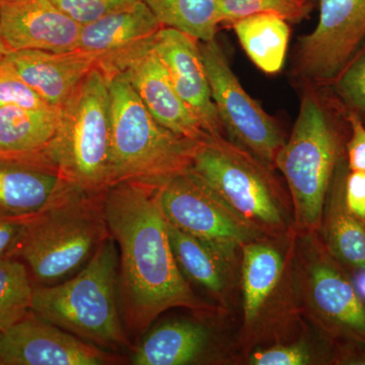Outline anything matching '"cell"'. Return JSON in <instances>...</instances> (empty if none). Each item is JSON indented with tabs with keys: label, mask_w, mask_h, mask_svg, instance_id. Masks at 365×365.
I'll use <instances>...</instances> for the list:
<instances>
[{
	"label": "cell",
	"mask_w": 365,
	"mask_h": 365,
	"mask_svg": "<svg viewBox=\"0 0 365 365\" xmlns=\"http://www.w3.org/2000/svg\"><path fill=\"white\" fill-rule=\"evenodd\" d=\"M1 1H4V0H0V2H1Z\"/></svg>",
	"instance_id": "39"
},
{
	"label": "cell",
	"mask_w": 365,
	"mask_h": 365,
	"mask_svg": "<svg viewBox=\"0 0 365 365\" xmlns=\"http://www.w3.org/2000/svg\"><path fill=\"white\" fill-rule=\"evenodd\" d=\"M365 39V0H319L318 25L297 42L294 71L309 81H332Z\"/></svg>",
	"instance_id": "12"
},
{
	"label": "cell",
	"mask_w": 365,
	"mask_h": 365,
	"mask_svg": "<svg viewBox=\"0 0 365 365\" xmlns=\"http://www.w3.org/2000/svg\"><path fill=\"white\" fill-rule=\"evenodd\" d=\"M155 187L120 182L106 191L110 235L119 252V299L127 330L144 334L160 316L186 309L202 317L220 313L197 295L178 265Z\"/></svg>",
	"instance_id": "1"
},
{
	"label": "cell",
	"mask_w": 365,
	"mask_h": 365,
	"mask_svg": "<svg viewBox=\"0 0 365 365\" xmlns=\"http://www.w3.org/2000/svg\"><path fill=\"white\" fill-rule=\"evenodd\" d=\"M153 196L168 222L234 260L244 245L264 237L189 170L157 187Z\"/></svg>",
	"instance_id": "10"
},
{
	"label": "cell",
	"mask_w": 365,
	"mask_h": 365,
	"mask_svg": "<svg viewBox=\"0 0 365 365\" xmlns=\"http://www.w3.org/2000/svg\"><path fill=\"white\" fill-rule=\"evenodd\" d=\"M348 122L351 127V137L346 143L348 170L365 172V126L352 110L348 114Z\"/></svg>",
	"instance_id": "33"
},
{
	"label": "cell",
	"mask_w": 365,
	"mask_h": 365,
	"mask_svg": "<svg viewBox=\"0 0 365 365\" xmlns=\"http://www.w3.org/2000/svg\"><path fill=\"white\" fill-rule=\"evenodd\" d=\"M334 345L325 337L309 341L304 334L294 339L260 346L250 350V365L331 364Z\"/></svg>",
	"instance_id": "27"
},
{
	"label": "cell",
	"mask_w": 365,
	"mask_h": 365,
	"mask_svg": "<svg viewBox=\"0 0 365 365\" xmlns=\"http://www.w3.org/2000/svg\"><path fill=\"white\" fill-rule=\"evenodd\" d=\"M297 264L304 318L332 344L365 342V302L349 270L329 253L319 232L299 234Z\"/></svg>",
	"instance_id": "9"
},
{
	"label": "cell",
	"mask_w": 365,
	"mask_h": 365,
	"mask_svg": "<svg viewBox=\"0 0 365 365\" xmlns=\"http://www.w3.org/2000/svg\"><path fill=\"white\" fill-rule=\"evenodd\" d=\"M353 282L361 299L365 302V269L354 271L352 276Z\"/></svg>",
	"instance_id": "36"
},
{
	"label": "cell",
	"mask_w": 365,
	"mask_h": 365,
	"mask_svg": "<svg viewBox=\"0 0 365 365\" xmlns=\"http://www.w3.org/2000/svg\"><path fill=\"white\" fill-rule=\"evenodd\" d=\"M211 95L230 140L272 167L285 143L277 122L245 91L215 39L200 42Z\"/></svg>",
	"instance_id": "11"
},
{
	"label": "cell",
	"mask_w": 365,
	"mask_h": 365,
	"mask_svg": "<svg viewBox=\"0 0 365 365\" xmlns=\"http://www.w3.org/2000/svg\"><path fill=\"white\" fill-rule=\"evenodd\" d=\"M220 24L235 21L257 14H274L287 21L299 23L311 11L309 0H215Z\"/></svg>",
	"instance_id": "28"
},
{
	"label": "cell",
	"mask_w": 365,
	"mask_h": 365,
	"mask_svg": "<svg viewBox=\"0 0 365 365\" xmlns=\"http://www.w3.org/2000/svg\"><path fill=\"white\" fill-rule=\"evenodd\" d=\"M71 187L46 150L26 155H0V212L38 215Z\"/></svg>",
	"instance_id": "17"
},
{
	"label": "cell",
	"mask_w": 365,
	"mask_h": 365,
	"mask_svg": "<svg viewBox=\"0 0 365 365\" xmlns=\"http://www.w3.org/2000/svg\"><path fill=\"white\" fill-rule=\"evenodd\" d=\"M242 47L255 66L268 74L284 66L290 28L288 21L274 14H257L232 24Z\"/></svg>",
	"instance_id": "24"
},
{
	"label": "cell",
	"mask_w": 365,
	"mask_h": 365,
	"mask_svg": "<svg viewBox=\"0 0 365 365\" xmlns=\"http://www.w3.org/2000/svg\"><path fill=\"white\" fill-rule=\"evenodd\" d=\"M124 74L158 123L178 135L197 143H204L210 137L178 95L167 69L153 48Z\"/></svg>",
	"instance_id": "20"
},
{
	"label": "cell",
	"mask_w": 365,
	"mask_h": 365,
	"mask_svg": "<svg viewBox=\"0 0 365 365\" xmlns=\"http://www.w3.org/2000/svg\"><path fill=\"white\" fill-rule=\"evenodd\" d=\"M343 158L342 139L316 91H304L292 135L274 163L287 181L299 234L319 232L329 189Z\"/></svg>",
	"instance_id": "7"
},
{
	"label": "cell",
	"mask_w": 365,
	"mask_h": 365,
	"mask_svg": "<svg viewBox=\"0 0 365 365\" xmlns=\"http://www.w3.org/2000/svg\"><path fill=\"white\" fill-rule=\"evenodd\" d=\"M118 359L34 312L1 333L2 365H104Z\"/></svg>",
	"instance_id": "14"
},
{
	"label": "cell",
	"mask_w": 365,
	"mask_h": 365,
	"mask_svg": "<svg viewBox=\"0 0 365 365\" xmlns=\"http://www.w3.org/2000/svg\"><path fill=\"white\" fill-rule=\"evenodd\" d=\"M165 26L200 42L215 39L220 26L215 0H141Z\"/></svg>",
	"instance_id": "25"
},
{
	"label": "cell",
	"mask_w": 365,
	"mask_h": 365,
	"mask_svg": "<svg viewBox=\"0 0 365 365\" xmlns=\"http://www.w3.org/2000/svg\"><path fill=\"white\" fill-rule=\"evenodd\" d=\"M215 329L202 321L174 319L144 333L132 354L135 365H190L223 360Z\"/></svg>",
	"instance_id": "18"
},
{
	"label": "cell",
	"mask_w": 365,
	"mask_h": 365,
	"mask_svg": "<svg viewBox=\"0 0 365 365\" xmlns=\"http://www.w3.org/2000/svg\"><path fill=\"white\" fill-rule=\"evenodd\" d=\"M347 163L341 160L329 189L323 218L322 241L329 253L349 271L365 269V223L348 210L344 201Z\"/></svg>",
	"instance_id": "22"
},
{
	"label": "cell",
	"mask_w": 365,
	"mask_h": 365,
	"mask_svg": "<svg viewBox=\"0 0 365 365\" xmlns=\"http://www.w3.org/2000/svg\"><path fill=\"white\" fill-rule=\"evenodd\" d=\"M111 158L114 185L160 186L191 167L201 143L158 123L124 73L110 79Z\"/></svg>",
	"instance_id": "6"
},
{
	"label": "cell",
	"mask_w": 365,
	"mask_h": 365,
	"mask_svg": "<svg viewBox=\"0 0 365 365\" xmlns=\"http://www.w3.org/2000/svg\"><path fill=\"white\" fill-rule=\"evenodd\" d=\"M64 14L85 26L138 0H51Z\"/></svg>",
	"instance_id": "31"
},
{
	"label": "cell",
	"mask_w": 365,
	"mask_h": 365,
	"mask_svg": "<svg viewBox=\"0 0 365 365\" xmlns=\"http://www.w3.org/2000/svg\"><path fill=\"white\" fill-rule=\"evenodd\" d=\"M1 333H2V332H0V338H1Z\"/></svg>",
	"instance_id": "38"
},
{
	"label": "cell",
	"mask_w": 365,
	"mask_h": 365,
	"mask_svg": "<svg viewBox=\"0 0 365 365\" xmlns=\"http://www.w3.org/2000/svg\"><path fill=\"white\" fill-rule=\"evenodd\" d=\"M340 97L352 111L365 116V47L346 64L336 78Z\"/></svg>",
	"instance_id": "30"
},
{
	"label": "cell",
	"mask_w": 365,
	"mask_h": 365,
	"mask_svg": "<svg viewBox=\"0 0 365 365\" xmlns=\"http://www.w3.org/2000/svg\"><path fill=\"white\" fill-rule=\"evenodd\" d=\"M34 285L28 266L18 257L0 260V332L32 312Z\"/></svg>",
	"instance_id": "26"
},
{
	"label": "cell",
	"mask_w": 365,
	"mask_h": 365,
	"mask_svg": "<svg viewBox=\"0 0 365 365\" xmlns=\"http://www.w3.org/2000/svg\"><path fill=\"white\" fill-rule=\"evenodd\" d=\"M34 216L0 212V260L18 257Z\"/></svg>",
	"instance_id": "32"
},
{
	"label": "cell",
	"mask_w": 365,
	"mask_h": 365,
	"mask_svg": "<svg viewBox=\"0 0 365 365\" xmlns=\"http://www.w3.org/2000/svg\"><path fill=\"white\" fill-rule=\"evenodd\" d=\"M157 52L176 90L209 136H225L218 116L205 66L201 55L200 41L188 34L163 26L155 38Z\"/></svg>",
	"instance_id": "15"
},
{
	"label": "cell",
	"mask_w": 365,
	"mask_h": 365,
	"mask_svg": "<svg viewBox=\"0 0 365 365\" xmlns=\"http://www.w3.org/2000/svg\"><path fill=\"white\" fill-rule=\"evenodd\" d=\"M331 364L365 365V342L345 341L336 343Z\"/></svg>",
	"instance_id": "35"
},
{
	"label": "cell",
	"mask_w": 365,
	"mask_h": 365,
	"mask_svg": "<svg viewBox=\"0 0 365 365\" xmlns=\"http://www.w3.org/2000/svg\"><path fill=\"white\" fill-rule=\"evenodd\" d=\"M189 170L264 237L297 232L292 198L275 170L227 137L201 143Z\"/></svg>",
	"instance_id": "4"
},
{
	"label": "cell",
	"mask_w": 365,
	"mask_h": 365,
	"mask_svg": "<svg viewBox=\"0 0 365 365\" xmlns=\"http://www.w3.org/2000/svg\"><path fill=\"white\" fill-rule=\"evenodd\" d=\"M163 26L150 7L138 0L83 26L78 49L95 55L98 68L111 79L153 49Z\"/></svg>",
	"instance_id": "13"
},
{
	"label": "cell",
	"mask_w": 365,
	"mask_h": 365,
	"mask_svg": "<svg viewBox=\"0 0 365 365\" xmlns=\"http://www.w3.org/2000/svg\"><path fill=\"white\" fill-rule=\"evenodd\" d=\"M81 28L51 0L0 2V31L7 51H72L78 49Z\"/></svg>",
	"instance_id": "16"
},
{
	"label": "cell",
	"mask_w": 365,
	"mask_h": 365,
	"mask_svg": "<svg viewBox=\"0 0 365 365\" xmlns=\"http://www.w3.org/2000/svg\"><path fill=\"white\" fill-rule=\"evenodd\" d=\"M16 106L29 110L55 109L0 58V107Z\"/></svg>",
	"instance_id": "29"
},
{
	"label": "cell",
	"mask_w": 365,
	"mask_h": 365,
	"mask_svg": "<svg viewBox=\"0 0 365 365\" xmlns=\"http://www.w3.org/2000/svg\"><path fill=\"white\" fill-rule=\"evenodd\" d=\"M110 79L93 69L60 107L58 128L46 153L81 191L105 194L114 185Z\"/></svg>",
	"instance_id": "8"
},
{
	"label": "cell",
	"mask_w": 365,
	"mask_h": 365,
	"mask_svg": "<svg viewBox=\"0 0 365 365\" xmlns=\"http://www.w3.org/2000/svg\"><path fill=\"white\" fill-rule=\"evenodd\" d=\"M32 311L108 351L128 348L120 307L119 252L111 235L76 275L56 284L35 285Z\"/></svg>",
	"instance_id": "3"
},
{
	"label": "cell",
	"mask_w": 365,
	"mask_h": 365,
	"mask_svg": "<svg viewBox=\"0 0 365 365\" xmlns=\"http://www.w3.org/2000/svg\"><path fill=\"white\" fill-rule=\"evenodd\" d=\"M105 194L76 187L34 216L18 258L35 285H53L76 275L110 235Z\"/></svg>",
	"instance_id": "5"
},
{
	"label": "cell",
	"mask_w": 365,
	"mask_h": 365,
	"mask_svg": "<svg viewBox=\"0 0 365 365\" xmlns=\"http://www.w3.org/2000/svg\"><path fill=\"white\" fill-rule=\"evenodd\" d=\"M346 207L365 223V172L347 170L344 179Z\"/></svg>",
	"instance_id": "34"
},
{
	"label": "cell",
	"mask_w": 365,
	"mask_h": 365,
	"mask_svg": "<svg viewBox=\"0 0 365 365\" xmlns=\"http://www.w3.org/2000/svg\"><path fill=\"white\" fill-rule=\"evenodd\" d=\"M7 51L6 45H4V40H2L1 37V31H0V58L6 54Z\"/></svg>",
	"instance_id": "37"
},
{
	"label": "cell",
	"mask_w": 365,
	"mask_h": 365,
	"mask_svg": "<svg viewBox=\"0 0 365 365\" xmlns=\"http://www.w3.org/2000/svg\"><path fill=\"white\" fill-rule=\"evenodd\" d=\"M60 108L0 107V155H26L47 150L58 128Z\"/></svg>",
	"instance_id": "23"
},
{
	"label": "cell",
	"mask_w": 365,
	"mask_h": 365,
	"mask_svg": "<svg viewBox=\"0 0 365 365\" xmlns=\"http://www.w3.org/2000/svg\"><path fill=\"white\" fill-rule=\"evenodd\" d=\"M297 240L294 232L284 237H261L242 247L239 344L242 351L304 334Z\"/></svg>",
	"instance_id": "2"
},
{
	"label": "cell",
	"mask_w": 365,
	"mask_h": 365,
	"mask_svg": "<svg viewBox=\"0 0 365 365\" xmlns=\"http://www.w3.org/2000/svg\"><path fill=\"white\" fill-rule=\"evenodd\" d=\"M2 59L52 107L60 108L79 83L98 68L97 58L83 50L67 52L19 50Z\"/></svg>",
	"instance_id": "19"
},
{
	"label": "cell",
	"mask_w": 365,
	"mask_h": 365,
	"mask_svg": "<svg viewBox=\"0 0 365 365\" xmlns=\"http://www.w3.org/2000/svg\"><path fill=\"white\" fill-rule=\"evenodd\" d=\"M167 228L175 258L186 279L202 289L220 311L227 313L240 287V261L168 222Z\"/></svg>",
	"instance_id": "21"
}]
</instances>
